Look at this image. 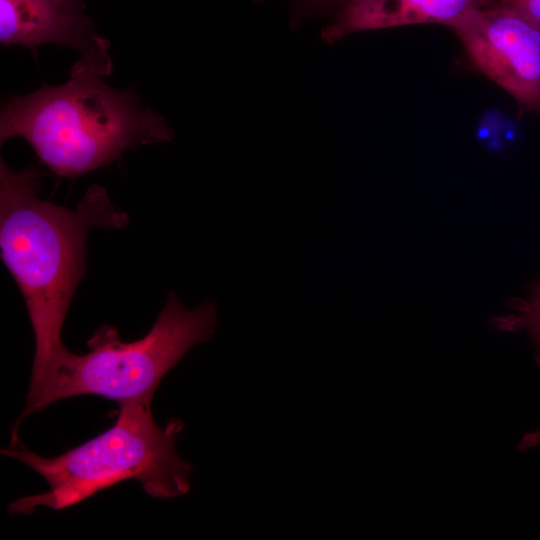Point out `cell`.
Masks as SVG:
<instances>
[{
	"label": "cell",
	"instance_id": "1",
	"mask_svg": "<svg viewBox=\"0 0 540 540\" xmlns=\"http://www.w3.org/2000/svg\"><path fill=\"white\" fill-rule=\"evenodd\" d=\"M42 176L34 166L17 171L0 160V255L23 295L34 332L30 381L66 349L62 328L86 273L89 230L129 224L100 185L90 186L75 210L41 200Z\"/></svg>",
	"mask_w": 540,
	"mask_h": 540
},
{
	"label": "cell",
	"instance_id": "2",
	"mask_svg": "<svg viewBox=\"0 0 540 540\" xmlns=\"http://www.w3.org/2000/svg\"><path fill=\"white\" fill-rule=\"evenodd\" d=\"M109 45L82 53L62 85L12 96L1 110V143L25 139L60 177L108 166L128 149L171 141L165 119L142 107L132 89L109 87Z\"/></svg>",
	"mask_w": 540,
	"mask_h": 540
},
{
	"label": "cell",
	"instance_id": "3",
	"mask_svg": "<svg viewBox=\"0 0 540 540\" xmlns=\"http://www.w3.org/2000/svg\"><path fill=\"white\" fill-rule=\"evenodd\" d=\"M152 398L120 404L114 424L85 443L52 458L28 450L20 441L2 449L5 456L40 474L49 490L12 502L10 514H31L38 507L62 510L127 480L141 483L151 497L171 499L191 489L193 465L176 450L183 424L171 419L160 427Z\"/></svg>",
	"mask_w": 540,
	"mask_h": 540
},
{
	"label": "cell",
	"instance_id": "4",
	"mask_svg": "<svg viewBox=\"0 0 540 540\" xmlns=\"http://www.w3.org/2000/svg\"><path fill=\"white\" fill-rule=\"evenodd\" d=\"M217 323L215 302L187 308L170 291L143 338L123 342L116 328L99 327L87 341L88 352L75 354L66 348L37 380L30 381L12 437H18L22 419L66 398L97 395L119 405L152 398L161 380L185 354L212 338Z\"/></svg>",
	"mask_w": 540,
	"mask_h": 540
},
{
	"label": "cell",
	"instance_id": "5",
	"mask_svg": "<svg viewBox=\"0 0 540 540\" xmlns=\"http://www.w3.org/2000/svg\"><path fill=\"white\" fill-rule=\"evenodd\" d=\"M472 63L540 117V26L500 4L450 26Z\"/></svg>",
	"mask_w": 540,
	"mask_h": 540
},
{
	"label": "cell",
	"instance_id": "6",
	"mask_svg": "<svg viewBox=\"0 0 540 540\" xmlns=\"http://www.w3.org/2000/svg\"><path fill=\"white\" fill-rule=\"evenodd\" d=\"M84 7V0H0V41L34 53L42 44L70 46L81 54L108 45Z\"/></svg>",
	"mask_w": 540,
	"mask_h": 540
},
{
	"label": "cell",
	"instance_id": "7",
	"mask_svg": "<svg viewBox=\"0 0 540 540\" xmlns=\"http://www.w3.org/2000/svg\"><path fill=\"white\" fill-rule=\"evenodd\" d=\"M490 0H347L336 19L324 28L328 43L361 31L412 24L452 26L469 13L487 7Z\"/></svg>",
	"mask_w": 540,
	"mask_h": 540
},
{
	"label": "cell",
	"instance_id": "8",
	"mask_svg": "<svg viewBox=\"0 0 540 540\" xmlns=\"http://www.w3.org/2000/svg\"><path fill=\"white\" fill-rule=\"evenodd\" d=\"M518 322L521 323L522 327L526 328L536 344L538 361L540 362V287L524 308Z\"/></svg>",
	"mask_w": 540,
	"mask_h": 540
},
{
	"label": "cell",
	"instance_id": "9",
	"mask_svg": "<svg viewBox=\"0 0 540 540\" xmlns=\"http://www.w3.org/2000/svg\"><path fill=\"white\" fill-rule=\"evenodd\" d=\"M500 5L523 15L540 26V0H501Z\"/></svg>",
	"mask_w": 540,
	"mask_h": 540
},
{
	"label": "cell",
	"instance_id": "10",
	"mask_svg": "<svg viewBox=\"0 0 540 540\" xmlns=\"http://www.w3.org/2000/svg\"><path fill=\"white\" fill-rule=\"evenodd\" d=\"M263 1V0H258ZM346 0H291L295 11L301 15L304 13L319 12L327 10L339 3L342 5Z\"/></svg>",
	"mask_w": 540,
	"mask_h": 540
},
{
	"label": "cell",
	"instance_id": "11",
	"mask_svg": "<svg viewBox=\"0 0 540 540\" xmlns=\"http://www.w3.org/2000/svg\"><path fill=\"white\" fill-rule=\"evenodd\" d=\"M540 443V428L536 431L527 433L518 445L519 450L530 449Z\"/></svg>",
	"mask_w": 540,
	"mask_h": 540
},
{
	"label": "cell",
	"instance_id": "12",
	"mask_svg": "<svg viewBox=\"0 0 540 540\" xmlns=\"http://www.w3.org/2000/svg\"><path fill=\"white\" fill-rule=\"evenodd\" d=\"M346 1H347V0H346ZM346 1H345V2H346Z\"/></svg>",
	"mask_w": 540,
	"mask_h": 540
}]
</instances>
